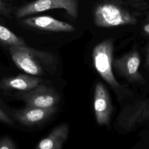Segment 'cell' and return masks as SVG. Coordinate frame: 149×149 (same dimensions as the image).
<instances>
[{
    "label": "cell",
    "mask_w": 149,
    "mask_h": 149,
    "mask_svg": "<svg viewBox=\"0 0 149 149\" xmlns=\"http://www.w3.org/2000/svg\"><path fill=\"white\" fill-rule=\"evenodd\" d=\"M69 129L67 123H62L55 127L46 137L37 146L39 149H61L68 139Z\"/></svg>",
    "instance_id": "10"
},
{
    "label": "cell",
    "mask_w": 149,
    "mask_h": 149,
    "mask_svg": "<svg viewBox=\"0 0 149 149\" xmlns=\"http://www.w3.org/2000/svg\"><path fill=\"white\" fill-rule=\"evenodd\" d=\"M16 147L13 141L8 137L0 140V149H15Z\"/></svg>",
    "instance_id": "14"
},
{
    "label": "cell",
    "mask_w": 149,
    "mask_h": 149,
    "mask_svg": "<svg viewBox=\"0 0 149 149\" xmlns=\"http://www.w3.org/2000/svg\"><path fill=\"white\" fill-rule=\"evenodd\" d=\"M9 52L16 66L29 74L41 75L44 72L42 63L51 62V56L46 52L27 45L10 46Z\"/></svg>",
    "instance_id": "3"
},
{
    "label": "cell",
    "mask_w": 149,
    "mask_h": 149,
    "mask_svg": "<svg viewBox=\"0 0 149 149\" xmlns=\"http://www.w3.org/2000/svg\"><path fill=\"white\" fill-rule=\"evenodd\" d=\"M94 111L97 123L100 126L109 125L113 107L109 93L101 82L96 84L94 94Z\"/></svg>",
    "instance_id": "7"
},
{
    "label": "cell",
    "mask_w": 149,
    "mask_h": 149,
    "mask_svg": "<svg viewBox=\"0 0 149 149\" xmlns=\"http://www.w3.org/2000/svg\"><path fill=\"white\" fill-rule=\"evenodd\" d=\"M53 9H63L68 15L77 17L79 13L78 0H36L18 8L17 18Z\"/></svg>",
    "instance_id": "4"
},
{
    "label": "cell",
    "mask_w": 149,
    "mask_h": 149,
    "mask_svg": "<svg viewBox=\"0 0 149 149\" xmlns=\"http://www.w3.org/2000/svg\"><path fill=\"white\" fill-rule=\"evenodd\" d=\"M12 0H0V15L9 17L12 13L10 1Z\"/></svg>",
    "instance_id": "13"
},
{
    "label": "cell",
    "mask_w": 149,
    "mask_h": 149,
    "mask_svg": "<svg viewBox=\"0 0 149 149\" xmlns=\"http://www.w3.org/2000/svg\"><path fill=\"white\" fill-rule=\"evenodd\" d=\"M41 82L39 78L36 77L20 74L16 76L5 78L0 81V88L5 90H18L21 91H29Z\"/></svg>",
    "instance_id": "11"
},
{
    "label": "cell",
    "mask_w": 149,
    "mask_h": 149,
    "mask_svg": "<svg viewBox=\"0 0 149 149\" xmlns=\"http://www.w3.org/2000/svg\"><path fill=\"white\" fill-rule=\"evenodd\" d=\"M0 121L8 123L11 124L12 123V121L11 119L6 114V113L0 108Z\"/></svg>",
    "instance_id": "16"
},
{
    "label": "cell",
    "mask_w": 149,
    "mask_h": 149,
    "mask_svg": "<svg viewBox=\"0 0 149 149\" xmlns=\"http://www.w3.org/2000/svg\"><path fill=\"white\" fill-rule=\"evenodd\" d=\"M146 65L149 70V43L147 46V49L146 51Z\"/></svg>",
    "instance_id": "17"
},
{
    "label": "cell",
    "mask_w": 149,
    "mask_h": 149,
    "mask_svg": "<svg viewBox=\"0 0 149 149\" xmlns=\"http://www.w3.org/2000/svg\"><path fill=\"white\" fill-rule=\"evenodd\" d=\"M23 23L29 27L45 31L72 32L75 30L72 25L48 16L28 17L24 19Z\"/></svg>",
    "instance_id": "9"
},
{
    "label": "cell",
    "mask_w": 149,
    "mask_h": 149,
    "mask_svg": "<svg viewBox=\"0 0 149 149\" xmlns=\"http://www.w3.org/2000/svg\"><path fill=\"white\" fill-rule=\"evenodd\" d=\"M95 26L112 27L123 25H134L137 23L136 15L115 1L104 0L98 3L93 11Z\"/></svg>",
    "instance_id": "1"
},
{
    "label": "cell",
    "mask_w": 149,
    "mask_h": 149,
    "mask_svg": "<svg viewBox=\"0 0 149 149\" xmlns=\"http://www.w3.org/2000/svg\"><path fill=\"white\" fill-rule=\"evenodd\" d=\"M141 30L144 35L149 37V15L146 17V19L142 25Z\"/></svg>",
    "instance_id": "15"
},
{
    "label": "cell",
    "mask_w": 149,
    "mask_h": 149,
    "mask_svg": "<svg viewBox=\"0 0 149 149\" xmlns=\"http://www.w3.org/2000/svg\"><path fill=\"white\" fill-rule=\"evenodd\" d=\"M140 61V55L135 48L129 53L113 59L112 67L128 81L141 84L145 79L139 70Z\"/></svg>",
    "instance_id": "5"
},
{
    "label": "cell",
    "mask_w": 149,
    "mask_h": 149,
    "mask_svg": "<svg viewBox=\"0 0 149 149\" xmlns=\"http://www.w3.org/2000/svg\"><path fill=\"white\" fill-rule=\"evenodd\" d=\"M56 110V107L41 108L26 105L25 108L16 112L15 117L22 124L34 126L41 124L47 120Z\"/></svg>",
    "instance_id": "8"
},
{
    "label": "cell",
    "mask_w": 149,
    "mask_h": 149,
    "mask_svg": "<svg viewBox=\"0 0 149 149\" xmlns=\"http://www.w3.org/2000/svg\"><path fill=\"white\" fill-rule=\"evenodd\" d=\"M129 1H133V2H139V1H144V0H129Z\"/></svg>",
    "instance_id": "18"
},
{
    "label": "cell",
    "mask_w": 149,
    "mask_h": 149,
    "mask_svg": "<svg viewBox=\"0 0 149 149\" xmlns=\"http://www.w3.org/2000/svg\"><path fill=\"white\" fill-rule=\"evenodd\" d=\"M27 106L41 108L56 107L60 97L56 91L45 85L38 84L33 89L21 94Z\"/></svg>",
    "instance_id": "6"
},
{
    "label": "cell",
    "mask_w": 149,
    "mask_h": 149,
    "mask_svg": "<svg viewBox=\"0 0 149 149\" xmlns=\"http://www.w3.org/2000/svg\"><path fill=\"white\" fill-rule=\"evenodd\" d=\"M0 42L10 46L26 45L24 40L0 24Z\"/></svg>",
    "instance_id": "12"
},
{
    "label": "cell",
    "mask_w": 149,
    "mask_h": 149,
    "mask_svg": "<svg viewBox=\"0 0 149 149\" xmlns=\"http://www.w3.org/2000/svg\"><path fill=\"white\" fill-rule=\"evenodd\" d=\"M113 41L106 39L97 44L92 52L93 62L101 77L115 91L118 95L124 94V88L118 82L113 73Z\"/></svg>",
    "instance_id": "2"
}]
</instances>
